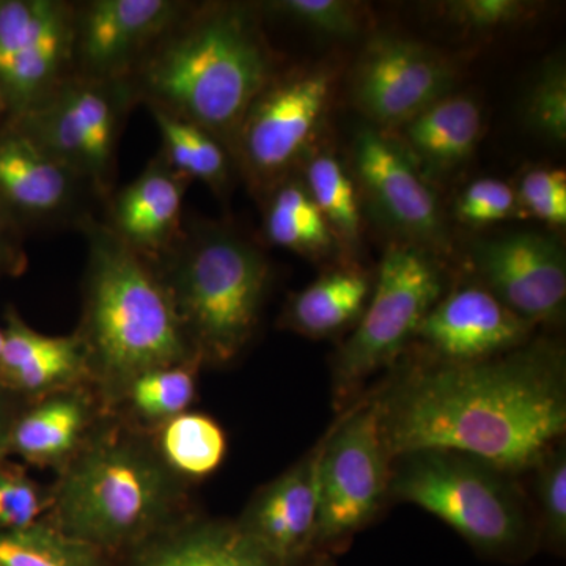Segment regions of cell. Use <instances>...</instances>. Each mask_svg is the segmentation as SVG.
I'll return each instance as SVG.
<instances>
[{
    "instance_id": "cell-38",
    "label": "cell",
    "mask_w": 566,
    "mask_h": 566,
    "mask_svg": "<svg viewBox=\"0 0 566 566\" xmlns=\"http://www.w3.org/2000/svg\"><path fill=\"white\" fill-rule=\"evenodd\" d=\"M25 234L0 210V281L17 277L28 268Z\"/></svg>"
},
{
    "instance_id": "cell-5",
    "label": "cell",
    "mask_w": 566,
    "mask_h": 566,
    "mask_svg": "<svg viewBox=\"0 0 566 566\" xmlns=\"http://www.w3.org/2000/svg\"><path fill=\"white\" fill-rule=\"evenodd\" d=\"M63 468L52 524L102 553L161 531L180 502V479L155 449L129 436H98Z\"/></svg>"
},
{
    "instance_id": "cell-32",
    "label": "cell",
    "mask_w": 566,
    "mask_h": 566,
    "mask_svg": "<svg viewBox=\"0 0 566 566\" xmlns=\"http://www.w3.org/2000/svg\"><path fill=\"white\" fill-rule=\"evenodd\" d=\"M51 509V495L10 460L0 464V532L20 531L40 523Z\"/></svg>"
},
{
    "instance_id": "cell-15",
    "label": "cell",
    "mask_w": 566,
    "mask_h": 566,
    "mask_svg": "<svg viewBox=\"0 0 566 566\" xmlns=\"http://www.w3.org/2000/svg\"><path fill=\"white\" fill-rule=\"evenodd\" d=\"M471 262L488 292L532 326L564 312L566 259L556 238L521 232L476 241Z\"/></svg>"
},
{
    "instance_id": "cell-40",
    "label": "cell",
    "mask_w": 566,
    "mask_h": 566,
    "mask_svg": "<svg viewBox=\"0 0 566 566\" xmlns=\"http://www.w3.org/2000/svg\"><path fill=\"white\" fill-rule=\"evenodd\" d=\"M20 405L10 395L0 390V464L3 461H9L6 453L7 434H9L11 419H13L14 412H17Z\"/></svg>"
},
{
    "instance_id": "cell-10",
    "label": "cell",
    "mask_w": 566,
    "mask_h": 566,
    "mask_svg": "<svg viewBox=\"0 0 566 566\" xmlns=\"http://www.w3.org/2000/svg\"><path fill=\"white\" fill-rule=\"evenodd\" d=\"M331 69L275 74L249 107L232 156L253 191L266 193L308 151L333 92Z\"/></svg>"
},
{
    "instance_id": "cell-31",
    "label": "cell",
    "mask_w": 566,
    "mask_h": 566,
    "mask_svg": "<svg viewBox=\"0 0 566 566\" xmlns=\"http://www.w3.org/2000/svg\"><path fill=\"white\" fill-rule=\"evenodd\" d=\"M262 9L334 39L353 40L363 31L359 7L345 0H277Z\"/></svg>"
},
{
    "instance_id": "cell-9",
    "label": "cell",
    "mask_w": 566,
    "mask_h": 566,
    "mask_svg": "<svg viewBox=\"0 0 566 566\" xmlns=\"http://www.w3.org/2000/svg\"><path fill=\"white\" fill-rule=\"evenodd\" d=\"M392 458L378 398L357 406L324 434L314 546H333L367 526L389 495Z\"/></svg>"
},
{
    "instance_id": "cell-20",
    "label": "cell",
    "mask_w": 566,
    "mask_h": 566,
    "mask_svg": "<svg viewBox=\"0 0 566 566\" xmlns=\"http://www.w3.org/2000/svg\"><path fill=\"white\" fill-rule=\"evenodd\" d=\"M2 327L0 390L18 403L74 389L84 379H91L84 346L76 333L41 334L14 308L7 311Z\"/></svg>"
},
{
    "instance_id": "cell-3",
    "label": "cell",
    "mask_w": 566,
    "mask_h": 566,
    "mask_svg": "<svg viewBox=\"0 0 566 566\" xmlns=\"http://www.w3.org/2000/svg\"><path fill=\"white\" fill-rule=\"evenodd\" d=\"M82 233L87 266L76 335L91 379L118 400L137 376L200 360L156 264L126 248L98 219Z\"/></svg>"
},
{
    "instance_id": "cell-14",
    "label": "cell",
    "mask_w": 566,
    "mask_h": 566,
    "mask_svg": "<svg viewBox=\"0 0 566 566\" xmlns=\"http://www.w3.org/2000/svg\"><path fill=\"white\" fill-rule=\"evenodd\" d=\"M189 6L182 0L74 2V76L128 81L153 44Z\"/></svg>"
},
{
    "instance_id": "cell-30",
    "label": "cell",
    "mask_w": 566,
    "mask_h": 566,
    "mask_svg": "<svg viewBox=\"0 0 566 566\" xmlns=\"http://www.w3.org/2000/svg\"><path fill=\"white\" fill-rule=\"evenodd\" d=\"M200 360L170 365L134 378L118 400L145 422L161 424L188 411L197 390Z\"/></svg>"
},
{
    "instance_id": "cell-23",
    "label": "cell",
    "mask_w": 566,
    "mask_h": 566,
    "mask_svg": "<svg viewBox=\"0 0 566 566\" xmlns=\"http://www.w3.org/2000/svg\"><path fill=\"white\" fill-rule=\"evenodd\" d=\"M367 275L353 268L329 271L294 294L283 323L307 337H327L363 316L370 296Z\"/></svg>"
},
{
    "instance_id": "cell-41",
    "label": "cell",
    "mask_w": 566,
    "mask_h": 566,
    "mask_svg": "<svg viewBox=\"0 0 566 566\" xmlns=\"http://www.w3.org/2000/svg\"><path fill=\"white\" fill-rule=\"evenodd\" d=\"M7 118L6 99H3L2 91H0V123Z\"/></svg>"
},
{
    "instance_id": "cell-1",
    "label": "cell",
    "mask_w": 566,
    "mask_h": 566,
    "mask_svg": "<svg viewBox=\"0 0 566 566\" xmlns=\"http://www.w3.org/2000/svg\"><path fill=\"white\" fill-rule=\"evenodd\" d=\"M390 458L442 450L506 474L535 468L566 430L560 349L527 346L471 364L417 368L378 397Z\"/></svg>"
},
{
    "instance_id": "cell-18",
    "label": "cell",
    "mask_w": 566,
    "mask_h": 566,
    "mask_svg": "<svg viewBox=\"0 0 566 566\" xmlns=\"http://www.w3.org/2000/svg\"><path fill=\"white\" fill-rule=\"evenodd\" d=\"M324 438L289 471L264 486L237 524L277 566H290L314 547Z\"/></svg>"
},
{
    "instance_id": "cell-2",
    "label": "cell",
    "mask_w": 566,
    "mask_h": 566,
    "mask_svg": "<svg viewBox=\"0 0 566 566\" xmlns=\"http://www.w3.org/2000/svg\"><path fill=\"white\" fill-rule=\"evenodd\" d=\"M277 74L255 9L191 3L128 77L134 102L192 123L232 153L249 107Z\"/></svg>"
},
{
    "instance_id": "cell-43",
    "label": "cell",
    "mask_w": 566,
    "mask_h": 566,
    "mask_svg": "<svg viewBox=\"0 0 566 566\" xmlns=\"http://www.w3.org/2000/svg\"><path fill=\"white\" fill-rule=\"evenodd\" d=\"M3 348V327L2 324H0V353H2Z\"/></svg>"
},
{
    "instance_id": "cell-7",
    "label": "cell",
    "mask_w": 566,
    "mask_h": 566,
    "mask_svg": "<svg viewBox=\"0 0 566 566\" xmlns=\"http://www.w3.org/2000/svg\"><path fill=\"white\" fill-rule=\"evenodd\" d=\"M444 283L433 252L405 241L387 249L370 303L335 357L338 394L352 392L403 352L424 316L444 296Z\"/></svg>"
},
{
    "instance_id": "cell-16",
    "label": "cell",
    "mask_w": 566,
    "mask_h": 566,
    "mask_svg": "<svg viewBox=\"0 0 566 566\" xmlns=\"http://www.w3.org/2000/svg\"><path fill=\"white\" fill-rule=\"evenodd\" d=\"M354 164L371 205L405 243L444 251L447 230L441 205L403 148L374 128H360Z\"/></svg>"
},
{
    "instance_id": "cell-11",
    "label": "cell",
    "mask_w": 566,
    "mask_h": 566,
    "mask_svg": "<svg viewBox=\"0 0 566 566\" xmlns=\"http://www.w3.org/2000/svg\"><path fill=\"white\" fill-rule=\"evenodd\" d=\"M104 199L17 123H0V210L22 233L85 229Z\"/></svg>"
},
{
    "instance_id": "cell-12",
    "label": "cell",
    "mask_w": 566,
    "mask_h": 566,
    "mask_svg": "<svg viewBox=\"0 0 566 566\" xmlns=\"http://www.w3.org/2000/svg\"><path fill=\"white\" fill-rule=\"evenodd\" d=\"M74 2L0 0V91L7 118L44 102L73 76Z\"/></svg>"
},
{
    "instance_id": "cell-29",
    "label": "cell",
    "mask_w": 566,
    "mask_h": 566,
    "mask_svg": "<svg viewBox=\"0 0 566 566\" xmlns=\"http://www.w3.org/2000/svg\"><path fill=\"white\" fill-rule=\"evenodd\" d=\"M0 566H103L102 551L41 520L20 531L0 532Z\"/></svg>"
},
{
    "instance_id": "cell-19",
    "label": "cell",
    "mask_w": 566,
    "mask_h": 566,
    "mask_svg": "<svg viewBox=\"0 0 566 566\" xmlns=\"http://www.w3.org/2000/svg\"><path fill=\"white\" fill-rule=\"evenodd\" d=\"M188 186L158 153L136 180L111 193L103 226L126 248L156 263L180 240Z\"/></svg>"
},
{
    "instance_id": "cell-36",
    "label": "cell",
    "mask_w": 566,
    "mask_h": 566,
    "mask_svg": "<svg viewBox=\"0 0 566 566\" xmlns=\"http://www.w3.org/2000/svg\"><path fill=\"white\" fill-rule=\"evenodd\" d=\"M449 20L472 31L510 28L527 18L532 7L520 0H458L446 7Z\"/></svg>"
},
{
    "instance_id": "cell-8",
    "label": "cell",
    "mask_w": 566,
    "mask_h": 566,
    "mask_svg": "<svg viewBox=\"0 0 566 566\" xmlns=\"http://www.w3.org/2000/svg\"><path fill=\"white\" fill-rule=\"evenodd\" d=\"M136 106L128 81L71 76L44 102L9 118L103 197L115 191L118 145Z\"/></svg>"
},
{
    "instance_id": "cell-21",
    "label": "cell",
    "mask_w": 566,
    "mask_h": 566,
    "mask_svg": "<svg viewBox=\"0 0 566 566\" xmlns=\"http://www.w3.org/2000/svg\"><path fill=\"white\" fill-rule=\"evenodd\" d=\"M91 423V400L76 389L21 403L7 434V460L39 468L65 465L87 442Z\"/></svg>"
},
{
    "instance_id": "cell-27",
    "label": "cell",
    "mask_w": 566,
    "mask_h": 566,
    "mask_svg": "<svg viewBox=\"0 0 566 566\" xmlns=\"http://www.w3.org/2000/svg\"><path fill=\"white\" fill-rule=\"evenodd\" d=\"M156 453L177 479L200 480L221 468L227 436L202 412H182L159 424Z\"/></svg>"
},
{
    "instance_id": "cell-13",
    "label": "cell",
    "mask_w": 566,
    "mask_h": 566,
    "mask_svg": "<svg viewBox=\"0 0 566 566\" xmlns=\"http://www.w3.org/2000/svg\"><path fill=\"white\" fill-rule=\"evenodd\" d=\"M455 69L441 52L419 41L378 36L354 70L353 99L365 117L401 128L450 95Z\"/></svg>"
},
{
    "instance_id": "cell-25",
    "label": "cell",
    "mask_w": 566,
    "mask_h": 566,
    "mask_svg": "<svg viewBox=\"0 0 566 566\" xmlns=\"http://www.w3.org/2000/svg\"><path fill=\"white\" fill-rule=\"evenodd\" d=\"M263 229L270 243L301 255L326 256L338 244L303 180L290 177L266 192Z\"/></svg>"
},
{
    "instance_id": "cell-42",
    "label": "cell",
    "mask_w": 566,
    "mask_h": 566,
    "mask_svg": "<svg viewBox=\"0 0 566 566\" xmlns=\"http://www.w3.org/2000/svg\"><path fill=\"white\" fill-rule=\"evenodd\" d=\"M312 566H335L334 562L329 557H319Z\"/></svg>"
},
{
    "instance_id": "cell-24",
    "label": "cell",
    "mask_w": 566,
    "mask_h": 566,
    "mask_svg": "<svg viewBox=\"0 0 566 566\" xmlns=\"http://www.w3.org/2000/svg\"><path fill=\"white\" fill-rule=\"evenodd\" d=\"M134 566H277L234 524H197L159 539Z\"/></svg>"
},
{
    "instance_id": "cell-37",
    "label": "cell",
    "mask_w": 566,
    "mask_h": 566,
    "mask_svg": "<svg viewBox=\"0 0 566 566\" xmlns=\"http://www.w3.org/2000/svg\"><path fill=\"white\" fill-rule=\"evenodd\" d=\"M566 192V174L562 169H535L524 175L516 191L520 210L531 211L557 193Z\"/></svg>"
},
{
    "instance_id": "cell-4",
    "label": "cell",
    "mask_w": 566,
    "mask_h": 566,
    "mask_svg": "<svg viewBox=\"0 0 566 566\" xmlns=\"http://www.w3.org/2000/svg\"><path fill=\"white\" fill-rule=\"evenodd\" d=\"M202 363H230L251 340L271 268L252 241L226 223H188L155 263Z\"/></svg>"
},
{
    "instance_id": "cell-26",
    "label": "cell",
    "mask_w": 566,
    "mask_h": 566,
    "mask_svg": "<svg viewBox=\"0 0 566 566\" xmlns=\"http://www.w3.org/2000/svg\"><path fill=\"white\" fill-rule=\"evenodd\" d=\"M151 112L161 137V156L189 182L200 181L216 193L229 188L233 156L221 140L192 123L159 109Z\"/></svg>"
},
{
    "instance_id": "cell-35",
    "label": "cell",
    "mask_w": 566,
    "mask_h": 566,
    "mask_svg": "<svg viewBox=\"0 0 566 566\" xmlns=\"http://www.w3.org/2000/svg\"><path fill=\"white\" fill-rule=\"evenodd\" d=\"M520 210L516 191L497 178L471 182L458 197L455 212L461 222L482 227L502 222Z\"/></svg>"
},
{
    "instance_id": "cell-34",
    "label": "cell",
    "mask_w": 566,
    "mask_h": 566,
    "mask_svg": "<svg viewBox=\"0 0 566 566\" xmlns=\"http://www.w3.org/2000/svg\"><path fill=\"white\" fill-rule=\"evenodd\" d=\"M536 497L546 534L556 545L566 539V453L565 447H554L535 465Z\"/></svg>"
},
{
    "instance_id": "cell-6",
    "label": "cell",
    "mask_w": 566,
    "mask_h": 566,
    "mask_svg": "<svg viewBox=\"0 0 566 566\" xmlns=\"http://www.w3.org/2000/svg\"><path fill=\"white\" fill-rule=\"evenodd\" d=\"M389 495L439 517L491 556L526 545V510L510 474L463 453L423 450L394 458Z\"/></svg>"
},
{
    "instance_id": "cell-33",
    "label": "cell",
    "mask_w": 566,
    "mask_h": 566,
    "mask_svg": "<svg viewBox=\"0 0 566 566\" xmlns=\"http://www.w3.org/2000/svg\"><path fill=\"white\" fill-rule=\"evenodd\" d=\"M526 120L546 139L565 142L566 73L560 61L547 63L528 91Z\"/></svg>"
},
{
    "instance_id": "cell-39",
    "label": "cell",
    "mask_w": 566,
    "mask_h": 566,
    "mask_svg": "<svg viewBox=\"0 0 566 566\" xmlns=\"http://www.w3.org/2000/svg\"><path fill=\"white\" fill-rule=\"evenodd\" d=\"M527 214L534 216L539 221L549 223V226H565L566 222V192L557 193L551 197L546 202L532 208Z\"/></svg>"
},
{
    "instance_id": "cell-22",
    "label": "cell",
    "mask_w": 566,
    "mask_h": 566,
    "mask_svg": "<svg viewBox=\"0 0 566 566\" xmlns=\"http://www.w3.org/2000/svg\"><path fill=\"white\" fill-rule=\"evenodd\" d=\"M482 111L474 98L450 95L401 126L406 155L419 174L439 177L468 161L482 137Z\"/></svg>"
},
{
    "instance_id": "cell-28",
    "label": "cell",
    "mask_w": 566,
    "mask_h": 566,
    "mask_svg": "<svg viewBox=\"0 0 566 566\" xmlns=\"http://www.w3.org/2000/svg\"><path fill=\"white\" fill-rule=\"evenodd\" d=\"M303 182L338 244L354 248L359 243L363 227L359 200L340 161L329 153L312 156L305 163Z\"/></svg>"
},
{
    "instance_id": "cell-17",
    "label": "cell",
    "mask_w": 566,
    "mask_h": 566,
    "mask_svg": "<svg viewBox=\"0 0 566 566\" xmlns=\"http://www.w3.org/2000/svg\"><path fill=\"white\" fill-rule=\"evenodd\" d=\"M532 324L505 307L485 286L469 285L446 294L417 329L439 363L471 364L517 348Z\"/></svg>"
}]
</instances>
